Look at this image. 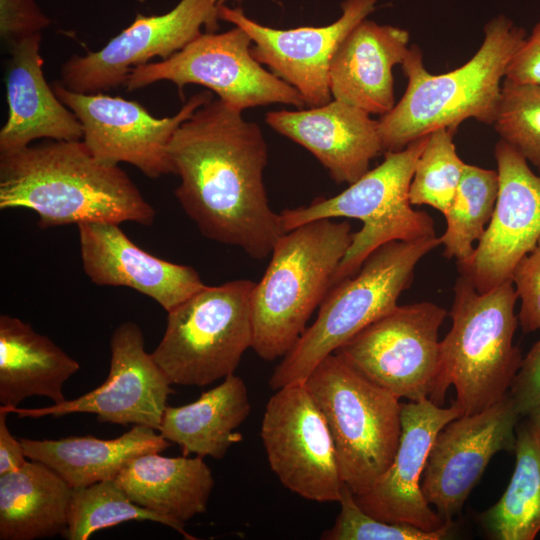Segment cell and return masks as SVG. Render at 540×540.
Masks as SVG:
<instances>
[{
  "mask_svg": "<svg viewBox=\"0 0 540 540\" xmlns=\"http://www.w3.org/2000/svg\"><path fill=\"white\" fill-rule=\"evenodd\" d=\"M242 113L211 99L177 128L168 153L175 196L201 234L260 260L285 231L264 185L265 137Z\"/></svg>",
  "mask_w": 540,
  "mask_h": 540,
  "instance_id": "cell-1",
  "label": "cell"
},
{
  "mask_svg": "<svg viewBox=\"0 0 540 540\" xmlns=\"http://www.w3.org/2000/svg\"><path fill=\"white\" fill-rule=\"evenodd\" d=\"M34 211L39 227L108 222L151 225L153 206L119 165L97 160L82 140H47L0 153V209Z\"/></svg>",
  "mask_w": 540,
  "mask_h": 540,
  "instance_id": "cell-2",
  "label": "cell"
},
{
  "mask_svg": "<svg viewBox=\"0 0 540 540\" xmlns=\"http://www.w3.org/2000/svg\"><path fill=\"white\" fill-rule=\"evenodd\" d=\"M526 38L525 30L500 15L484 27V40L464 65L429 73L418 46L409 47L401 66L407 87L401 100L378 120L383 151H399L439 128L456 131L468 118L492 125L501 81Z\"/></svg>",
  "mask_w": 540,
  "mask_h": 540,
  "instance_id": "cell-3",
  "label": "cell"
},
{
  "mask_svg": "<svg viewBox=\"0 0 540 540\" xmlns=\"http://www.w3.org/2000/svg\"><path fill=\"white\" fill-rule=\"evenodd\" d=\"M517 299L512 280L484 293L464 275L456 280L452 325L440 341L430 401L442 406L452 385L453 404L462 415H473L504 398L522 362L521 350L513 344Z\"/></svg>",
  "mask_w": 540,
  "mask_h": 540,
  "instance_id": "cell-4",
  "label": "cell"
},
{
  "mask_svg": "<svg viewBox=\"0 0 540 540\" xmlns=\"http://www.w3.org/2000/svg\"><path fill=\"white\" fill-rule=\"evenodd\" d=\"M346 221L318 219L286 231L251 296V348L266 361L284 357L332 287L352 241Z\"/></svg>",
  "mask_w": 540,
  "mask_h": 540,
  "instance_id": "cell-5",
  "label": "cell"
},
{
  "mask_svg": "<svg viewBox=\"0 0 540 540\" xmlns=\"http://www.w3.org/2000/svg\"><path fill=\"white\" fill-rule=\"evenodd\" d=\"M439 245L434 236L393 241L373 251L353 276L329 290L316 320L275 368L269 386L277 390L304 382L323 359L394 309L416 265Z\"/></svg>",
  "mask_w": 540,
  "mask_h": 540,
  "instance_id": "cell-6",
  "label": "cell"
},
{
  "mask_svg": "<svg viewBox=\"0 0 540 540\" xmlns=\"http://www.w3.org/2000/svg\"><path fill=\"white\" fill-rule=\"evenodd\" d=\"M428 135L399 151L384 152L381 164L368 170L341 193L318 197L308 205L280 212L285 232L318 219L352 218L362 222V228L353 233L332 287L353 276L365 259L384 244L436 236L433 219L413 209L409 198L415 164Z\"/></svg>",
  "mask_w": 540,
  "mask_h": 540,
  "instance_id": "cell-7",
  "label": "cell"
},
{
  "mask_svg": "<svg viewBox=\"0 0 540 540\" xmlns=\"http://www.w3.org/2000/svg\"><path fill=\"white\" fill-rule=\"evenodd\" d=\"M332 435L340 475L354 495L393 461L401 437L400 398L333 353L304 381Z\"/></svg>",
  "mask_w": 540,
  "mask_h": 540,
  "instance_id": "cell-8",
  "label": "cell"
},
{
  "mask_svg": "<svg viewBox=\"0 0 540 540\" xmlns=\"http://www.w3.org/2000/svg\"><path fill=\"white\" fill-rule=\"evenodd\" d=\"M248 279L205 286L172 311L151 353L171 384L206 386L234 374L252 346Z\"/></svg>",
  "mask_w": 540,
  "mask_h": 540,
  "instance_id": "cell-9",
  "label": "cell"
},
{
  "mask_svg": "<svg viewBox=\"0 0 540 540\" xmlns=\"http://www.w3.org/2000/svg\"><path fill=\"white\" fill-rule=\"evenodd\" d=\"M251 44L238 26L222 33H201L169 58L133 68L125 89L135 91L169 81L180 93L186 85L204 86L242 112L269 104L304 108L301 94L253 57Z\"/></svg>",
  "mask_w": 540,
  "mask_h": 540,
  "instance_id": "cell-10",
  "label": "cell"
},
{
  "mask_svg": "<svg viewBox=\"0 0 540 540\" xmlns=\"http://www.w3.org/2000/svg\"><path fill=\"white\" fill-rule=\"evenodd\" d=\"M447 312L424 301L397 305L335 353L398 398L429 397L439 362L438 332Z\"/></svg>",
  "mask_w": 540,
  "mask_h": 540,
  "instance_id": "cell-11",
  "label": "cell"
},
{
  "mask_svg": "<svg viewBox=\"0 0 540 540\" xmlns=\"http://www.w3.org/2000/svg\"><path fill=\"white\" fill-rule=\"evenodd\" d=\"M275 391L260 430L271 470L285 488L302 498L339 502L344 483L322 411L305 382Z\"/></svg>",
  "mask_w": 540,
  "mask_h": 540,
  "instance_id": "cell-12",
  "label": "cell"
},
{
  "mask_svg": "<svg viewBox=\"0 0 540 540\" xmlns=\"http://www.w3.org/2000/svg\"><path fill=\"white\" fill-rule=\"evenodd\" d=\"M52 88L78 118L82 141L97 160L107 165L131 164L153 179L173 174L168 148L175 131L212 99L211 92L196 93L175 115L156 118L136 101L102 92H73L60 82Z\"/></svg>",
  "mask_w": 540,
  "mask_h": 540,
  "instance_id": "cell-13",
  "label": "cell"
},
{
  "mask_svg": "<svg viewBox=\"0 0 540 540\" xmlns=\"http://www.w3.org/2000/svg\"><path fill=\"white\" fill-rule=\"evenodd\" d=\"M214 0H180L170 11L133 22L100 50L73 55L61 67L60 83L77 93H99L124 85L131 70L155 57L165 60L202 33L218 28Z\"/></svg>",
  "mask_w": 540,
  "mask_h": 540,
  "instance_id": "cell-14",
  "label": "cell"
},
{
  "mask_svg": "<svg viewBox=\"0 0 540 540\" xmlns=\"http://www.w3.org/2000/svg\"><path fill=\"white\" fill-rule=\"evenodd\" d=\"M110 370L99 387L86 394L43 408H13L19 417H60L92 413L101 423L134 424L158 431L173 392L171 382L145 351L141 328L126 321L115 328L110 339Z\"/></svg>",
  "mask_w": 540,
  "mask_h": 540,
  "instance_id": "cell-15",
  "label": "cell"
},
{
  "mask_svg": "<svg viewBox=\"0 0 540 540\" xmlns=\"http://www.w3.org/2000/svg\"><path fill=\"white\" fill-rule=\"evenodd\" d=\"M521 420L508 393L473 414L450 421L437 434L420 486L429 505L445 520H453L499 451H514Z\"/></svg>",
  "mask_w": 540,
  "mask_h": 540,
  "instance_id": "cell-16",
  "label": "cell"
},
{
  "mask_svg": "<svg viewBox=\"0 0 540 540\" xmlns=\"http://www.w3.org/2000/svg\"><path fill=\"white\" fill-rule=\"evenodd\" d=\"M494 154L499 179L495 208L471 260L459 267L480 293L511 280L518 262L540 239V175L502 139Z\"/></svg>",
  "mask_w": 540,
  "mask_h": 540,
  "instance_id": "cell-17",
  "label": "cell"
},
{
  "mask_svg": "<svg viewBox=\"0 0 540 540\" xmlns=\"http://www.w3.org/2000/svg\"><path fill=\"white\" fill-rule=\"evenodd\" d=\"M377 0H345L341 16L321 27L275 29L247 17L241 8L219 6V19L242 28L254 44L253 57L294 87L306 106L332 99L329 72L333 56L346 35L375 10Z\"/></svg>",
  "mask_w": 540,
  "mask_h": 540,
  "instance_id": "cell-18",
  "label": "cell"
},
{
  "mask_svg": "<svg viewBox=\"0 0 540 540\" xmlns=\"http://www.w3.org/2000/svg\"><path fill=\"white\" fill-rule=\"evenodd\" d=\"M462 412L443 408L428 398L402 403L401 437L392 463L366 492L355 495L369 515L391 523H407L425 531L442 528L448 520L433 511L421 491L428 454L439 431Z\"/></svg>",
  "mask_w": 540,
  "mask_h": 540,
  "instance_id": "cell-19",
  "label": "cell"
},
{
  "mask_svg": "<svg viewBox=\"0 0 540 540\" xmlns=\"http://www.w3.org/2000/svg\"><path fill=\"white\" fill-rule=\"evenodd\" d=\"M82 267L98 286L128 287L167 313L206 285L191 266L158 258L136 245L119 224L77 225Z\"/></svg>",
  "mask_w": 540,
  "mask_h": 540,
  "instance_id": "cell-20",
  "label": "cell"
},
{
  "mask_svg": "<svg viewBox=\"0 0 540 540\" xmlns=\"http://www.w3.org/2000/svg\"><path fill=\"white\" fill-rule=\"evenodd\" d=\"M370 115L332 98L309 109L270 111L265 121L312 153L336 183L351 184L369 170L372 159L384 152L378 120Z\"/></svg>",
  "mask_w": 540,
  "mask_h": 540,
  "instance_id": "cell-21",
  "label": "cell"
},
{
  "mask_svg": "<svg viewBox=\"0 0 540 540\" xmlns=\"http://www.w3.org/2000/svg\"><path fill=\"white\" fill-rule=\"evenodd\" d=\"M40 43L41 33H37L8 46V118L0 130V153L21 150L39 139L82 140L78 118L45 79Z\"/></svg>",
  "mask_w": 540,
  "mask_h": 540,
  "instance_id": "cell-22",
  "label": "cell"
},
{
  "mask_svg": "<svg viewBox=\"0 0 540 540\" xmlns=\"http://www.w3.org/2000/svg\"><path fill=\"white\" fill-rule=\"evenodd\" d=\"M408 31L365 18L343 39L330 65L333 99L369 114L385 115L395 106L393 68L409 50Z\"/></svg>",
  "mask_w": 540,
  "mask_h": 540,
  "instance_id": "cell-23",
  "label": "cell"
},
{
  "mask_svg": "<svg viewBox=\"0 0 540 540\" xmlns=\"http://www.w3.org/2000/svg\"><path fill=\"white\" fill-rule=\"evenodd\" d=\"M115 480L134 503L169 519L186 539H195L184 530L185 523L206 512L214 487L203 457L146 453L132 459Z\"/></svg>",
  "mask_w": 540,
  "mask_h": 540,
  "instance_id": "cell-24",
  "label": "cell"
},
{
  "mask_svg": "<svg viewBox=\"0 0 540 540\" xmlns=\"http://www.w3.org/2000/svg\"><path fill=\"white\" fill-rule=\"evenodd\" d=\"M79 368L75 359L30 324L0 316V411L8 413L34 395L54 403L65 401L63 384Z\"/></svg>",
  "mask_w": 540,
  "mask_h": 540,
  "instance_id": "cell-25",
  "label": "cell"
},
{
  "mask_svg": "<svg viewBox=\"0 0 540 540\" xmlns=\"http://www.w3.org/2000/svg\"><path fill=\"white\" fill-rule=\"evenodd\" d=\"M156 431L135 425L114 439L72 436L20 441L28 459L44 463L76 489L115 479L132 459L166 450L170 442Z\"/></svg>",
  "mask_w": 540,
  "mask_h": 540,
  "instance_id": "cell-26",
  "label": "cell"
},
{
  "mask_svg": "<svg viewBox=\"0 0 540 540\" xmlns=\"http://www.w3.org/2000/svg\"><path fill=\"white\" fill-rule=\"evenodd\" d=\"M251 404L244 380L231 374L194 402L166 407L158 432L180 446L184 456L222 459L241 440L235 430L247 419Z\"/></svg>",
  "mask_w": 540,
  "mask_h": 540,
  "instance_id": "cell-27",
  "label": "cell"
},
{
  "mask_svg": "<svg viewBox=\"0 0 540 540\" xmlns=\"http://www.w3.org/2000/svg\"><path fill=\"white\" fill-rule=\"evenodd\" d=\"M72 493L62 477L39 461L0 475V539L64 536Z\"/></svg>",
  "mask_w": 540,
  "mask_h": 540,
  "instance_id": "cell-28",
  "label": "cell"
},
{
  "mask_svg": "<svg viewBox=\"0 0 540 540\" xmlns=\"http://www.w3.org/2000/svg\"><path fill=\"white\" fill-rule=\"evenodd\" d=\"M516 463L501 498L479 515L495 540H533L540 532V432L524 418L516 427Z\"/></svg>",
  "mask_w": 540,
  "mask_h": 540,
  "instance_id": "cell-29",
  "label": "cell"
},
{
  "mask_svg": "<svg viewBox=\"0 0 540 540\" xmlns=\"http://www.w3.org/2000/svg\"><path fill=\"white\" fill-rule=\"evenodd\" d=\"M499 188L497 170L466 164L454 199L446 212L440 239L443 254L458 267L468 264L492 217Z\"/></svg>",
  "mask_w": 540,
  "mask_h": 540,
  "instance_id": "cell-30",
  "label": "cell"
},
{
  "mask_svg": "<svg viewBox=\"0 0 540 540\" xmlns=\"http://www.w3.org/2000/svg\"><path fill=\"white\" fill-rule=\"evenodd\" d=\"M145 520L173 529L169 519L134 503L115 479L106 480L73 489L64 537L86 540L97 530Z\"/></svg>",
  "mask_w": 540,
  "mask_h": 540,
  "instance_id": "cell-31",
  "label": "cell"
},
{
  "mask_svg": "<svg viewBox=\"0 0 540 540\" xmlns=\"http://www.w3.org/2000/svg\"><path fill=\"white\" fill-rule=\"evenodd\" d=\"M454 132L439 128L428 135L410 184L412 205H428L443 215L448 211L466 165L457 154Z\"/></svg>",
  "mask_w": 540,
  "mask_h": 540,
  "instance_id": "cell-32",
  "label": "cell"
},
{
  "mask_svg": "<svg viewBox=\"0 0 540 540\" xmlns=\"http://www.w3.org/2000/svg\"><path fill=\"white\" fill-rule=\"evenodd\" d=\"M492 125L502 140L540 171V84L504 79Z\"/></svg>",
  "mask_w": 540,
  "mask_h": 540,
  "instance_id": "cell-33",
  "label": "cell"
},
{
  "mask_svg": "<svg viewBox=\"0 0 540 540\" xmlns=\"http://www.w3.org/2000/svg\"><path fill=\"white\" fill-rule=\"evenodd\" d=\"M339 503L340 512L334 525L322 533L323 540H442L451 535L454 527L453 520L434 531L379 520L358 505L354 493L345 484Z\"/></svg>",
  "mask_w": 540,
  "mask_h": 540,
  "instance_id": "cell-34",
  "label": "cell"
},
{
  "mask_svg": "<svg viewBox=\"0 0 540 540\" xmlns=\"http://www.w3.org/2000/svg\"><path fill=\"white\" fill-rule=\"evenodd\" d=\"M521 301L518 321L525 333L540 329V239L516 265L512 276Z\"/></svg>",
  "mask_w": 540,
  "mask_h": 540,
  "instance_id": "cell-35",
  "label": "cell"
},
{
  "mask_svg": "<svg viewBox=\"0 0 540 540\" xmlns=\"http://www.w3.org/2000/svg\"><path fill=\"white\" fill-rule=\"evenodd\" d=\"M50 19L35 0H0V35L6 46L41 33Z\"/></svg>",
  "mask_w": 540,
  "mask_h": 540,
  "instance_id": "cell-36",
  "label": "cell"
},
{
  "mask_svg": "<svg viewBox=\"0 0 540 540\" xmlns=\"http://www.w3.org/2000/svg\"><path fill=\"white\" fill-rule=\"evenodd\" d=\"M508 395L521 419L540 406V339L522 358Z\"/></svg>",
  "mask_w": 540,
  "mask_h": 540,
  "instance_id": "cell-37",
  "label": "cell"
},
{
  "mask_svg": "<svg viewBox=\"0 0 540 540\" xmlns=\"http://www.w3.org/2000/svg\"><path fill=\"white\" fill-rule=\"evenodd\" d=\"M505 80L519 84H540V21L510 60Z\"/></svg>",
  "mask_w": 540,
  "mask_h": 540,
  "instance_id": "cell-38",
  "label": "cell"
},
{
  "mask_svg": "<svg viewBox=\"0 0 540 540\" xmlns=\"http://www.w3.org/2000/svg\"><path fill=\"white\" fill-rule=\"evenodd\" d=\"M6 415L0 411V475L15 471L28 462L21 441L7 427Z\"/></svg>",
  "mask_w": 540,
  "mask_h": 540,
  "instance_id": "cell-39",
  "label": "cell"
},
{
  "mask_svg": "<svg viewBox=\"0 0 540 540\" xmlns=\"http://www.w3.org/2000/svg\"><path fill=\"white\" fill-rule=\"evenodd\" d=\"M524 418L527 419V421L535 430L540 432V406Z\"/></svg>",
  "mask_w": 540,
  "mask_h": 540,
  "instance_id": "cell-40",
  "label": "cell"
},
{
  "mask_svg": "<svg viewBox=\"0 0 540 540\" xmlns=\"http://www.w3.org/2000/svg\"><path fill=\"white\" fill-rule=\"evenodd\" d=\"M214 1L218 4V6H220V5H225V3L228 1L241 2L242 0H214Z\"/></svg>",
  "mask_w": 540,
  "mask_h": 540,
  "instance_id": "cell-41",
  "label": "cell"
}]
</instances>
